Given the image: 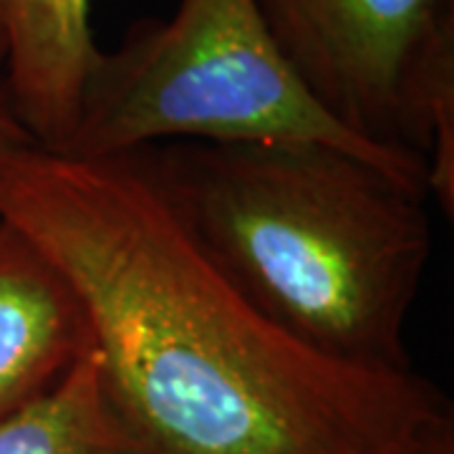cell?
Listing matches in <instances>:
<instances>
[{
    "mask_svg": "<svg viewBox=\"0 0 454 454\" xmlns=\"http://www.w3.org/2000/svg\"><path fill=\"white\" fill-rule=\"evenodd\" d=\"M0 220L82 295L106 399L139 454H417L452 432L422 373L343 361L273 321L134 157L13 149Z\"/></svg>",
    "mask_w": 454,
    "mask_h": 454,
    "instance_id": "cell-1",
    "label": "cell"
},
{
    "mask_svg": "<svg viewBox=\"0 0 454 454\" xmlns=\"http://www.w3.org/2000/svg\"><path fill=\"white\" fill-rule=\"evenodd\" d=\"M129 157L286 331L351 364L411 369L406 325L434 247L427 187L313 142H172Z\"/></svg>",
    "mask_w": 454,
    "mask_h": 454,
    "instance_id": "cell-2",
    "label": "cell"
},
{
    "mask_svg": "<svg viewBox=\"0 0 454 454\" xmlns=\"http://www.w3.org/2000/svg\"><path fill=\"white\" fill-rule=\"evenodd\" d=\"M172 142L328 145L427 187V167L361 142L318 106L255 0H177L167 20H137L98 53L59 154L119 160Z\"/></svg>",
    "mask_w": 454,
    "mask_h": 454,
    "instance_id": "cell-3",
    "label": "cell"
},
{
    "mask_svg": "<svg viewBox=\"0 0 454 454\" xmlns=\"http://www.w3.org/2000/svg\"><path fill=\"white\" fill-rule=\"evenodd\" d=\"M295 76L361 142L427 167L454 212V0H255Z\"/></svg>",
    "mask_w": 454,
    "mask_h": 454,
    "instance_id": "cell-4",
    "label": "cell"
},
{
    "mask_svg": "<svg viewBox=\"0 0 454 454\" xmlns=\"http://www.w3.org/2000/svg\"><path fill=\"white\" fill-rule=\"evenodd\" d=\"M91 346L74 283L26 232L0 220V417L53 389Z\"/></svg>",
    "mask_w": 454,
    "mask_h": 454,
    "instance_id": "cell-5",
    "label": "cell"
},
{
    "mask_svg": "<svg viewBox=\"0 0 454 454\" xmlns=\"http://www.w3.org/2000/svg\"><path fill=\"white\" fill-rule=\"evenodd\" d=\"M8 23L5 94L33 145L59 154L76 127L101 49L91 0H0Z\"/></svg>",
    "mask_w": 454,
    "mask_h": 454,
    "instance_id": "cell-6",
    "label": "cell"
},
{
    "mask_svg": "<svg viewBox=\"0 0 454 454\" xmlns=\"http://www.w3.org/2000/svg\"><path fill=\"white\" fill-rule=\"evenodd\" d=\"M0 454H139L106 399L94 351L43 396L0 417Z\"/></svg>",
    "mask_w": 454,
    "mask_h": 454,
    "instance_id": "cell-7",
    "label": "cell"
},
{
    "mask_svg": "<svg viewBox=\"0 0 454 454\" xmlns=\"http://www.w3.org/2000/svg\"><path fill=\"white\" fill-rule=\"evenodd\" d=\"M0 134H3V137H11V139H16V142L33 145V139L28 137V131L20 127L16 112H13V106H11V98H8V94H5V89H3V86H0Z\"/></svg>",
    "mask_w": 454,
    "mask_h": 454,
    "instance_id": "cell-8",
    "label": "cell"
},
{
    "mask_svg": "<svg viewBox=\"0 0 454 454\" xmlns=\"http://www.w3.org/2000/svg\"><path fill=\"white\" fill-rule=\"evenodd\" d=\"M417 454H454V439L452 432L442 434L439 439H434L432 444H427L424 450H419Z\"/></svg>",
    "mask_w": 454,
    "mask_h": 454,
    "instance_id": "cell-9",
    "label": "cell"
},
{
    "mask_svg": "<svg viewBox=\"0 0 454 454\" xmlns=\"http://www.w3.org/2000/svg\"><path fill=\"white\" fill-rule=\"evenodd\" d=\"M8 23H5V11H3V3H0V68L8 61Z\"/></svg>",
    "mask_w": 454,
    "mask_h": 454,
    "instance_id": "cell-10",
    "label": "cell"
},
{
    "mask_svg": "<svg viewBox=\"0 0 454 454\" xmlns=\"http://www.w3.org/2000/svg\"><path fill=\"white\" fill-rule=\"evenodd\" d=\"M20 146H33V145H23V142H16V139H11V137H3V134H0V160H3L8 152L20 149Z\"/></svg>",
    "mask_w": 454,
    "mask_h": 454,
    "instance_id": "cell-11",
    "label": "cell"
}]
</instances>
